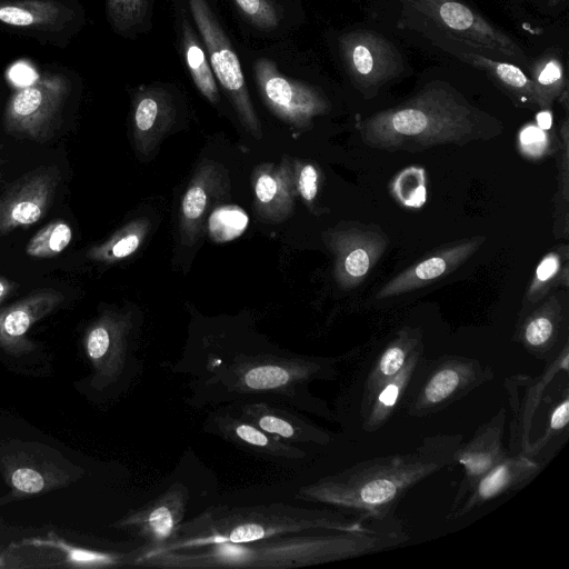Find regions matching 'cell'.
Here are the masks:
<instances>
[{"label":"cell","instance_id":"f6af8a7d","mask_svg":"<svg viewBox=\"0 0 569 569\" xmlns=\"http://www.w3.org/2000/svg\"><path fill=\"white\" fill-rule=\"evenodd\" d=\"M11 291L12 283L4 278H0V303L9 296Z\"/></svg>","mask_w":569,"mask_h":569},{"label":"cell","instance_id":"ab89813d","mask_svg":"<svg viewBox=\"0 0 569 569\" xmlns=\"http://www.w3.org/2000/svg\"><path fill=\"white\" fill-rule=\"evenodd\" d=\"M519 149L521 153L531 159H539L552 152L555 144L548 130L537 123L527 124L519 132Z\"/></svg>","mask_w":569,"mask_h":569},{"label":"cell","instance_id":"ffe728a7","mask_svg":"<svg viewBox=\"0 0 569 569\" xmlns=\"http://www.w3.org/2000/svg\"><path fill=\"white\" fill-rule=\"evenodd\" d=\"M540 469L541 465L525 455L507 456L478 481L453 510V515L463 516L471 509L523 486L535 478Z\"/></svg>","mask_w":569,"mask_h":569},{"label":"cell","instance_id":"ee69618b","mask_svg":"<svg viewBox=\"0 0 569 569\" xmlns=\"http://www.w3.org/2000/svg\"><path fill=\"white\" fill-rule=\"evenodd\" d=\"M537 124L545 130H549L551 128L552 116L550 110H541V112L537 116Z\"/></svg>","mask_w":569,"mask_h":569},{"label":"cell","instance_id":"277c9868","mask_svg":"<svg viewBox=\"0 0 569 569\" xmlns=\"http://www.w3.org/2000/svg\"><path fill=\"white\" fill-rule=\"evenodd\" d=\"M390 517V516H389ZM389 517L375 519L360 530L273 537L249 542V568H295L349 559L395 548L408 540L400 523Z\"/></svg>","mask_w":569,"mask_h":569},{"label":"cell","instance_id":"9c48e42d","mask_svg":"<svg viewBox=\"0 0 569 569\" xmlns=\"http://www.w3.org/2000/svg\"><path fill=\"white\" fill-rule=\"evenodd\" d=\"M86 22L79 0H0V28L43 46L66 48Z\"/></svg>","mask_w":569,"mask_h":569},{"label":"cell","instance_id":"7dc6e473","mask_svg":"<svg viewBox=\"0 0 569 569\" xmlns=\"http://www.w3.org/2000/svg\"><path fill=\"white\" fill-rule=\"evenodd\" d=\"M552 1L558 2V1H561V0H552Z\"/></svg>","mask_w":569,"mask_h":569},{"label":"cell","instance_id":"f35d334b","mask_svg":"<svg viewBox=\"0 0 569 569\" xmlns=\"http://www.w3.org/2000/svg\"><path fill=\"white\" fill-rule=\"evenodd\" d=\"M58 550L64 553V560L69 565L83 567H104L114 566L123 559L120 555L92 551L82 548H76L62 541H51Z\"/></svg>","mask_w":569,"mask_h":569},{"label":"cell","instance_id":"6da1fadb","mask_svg":"<svg viewBox=\"0 0 569 569\" xmlns=\"http://www.w3.org/2000/svg\"><path fill=\"white\" fill-rule=\"evenodd\" d=\"M461 435L426 437L413 450L359 462L301 488L300 499L352 512L359 518L389 517L418 482L456 463Z\"/></svg>","mask_w":569,"mask_h":569},{"label":"cell","instance_id":"5b68a950","mask_svg":"<svg viewBox=\"0 0 569 569\" xmlns=\"http://www.w3.org/2000/svg\"><path fill=\"white\" fill-rule=\"evenodd\" d=\"M406 26L427 36L451 37L485 53L492 52L526 66L517 41L460 0H399Z\"/></svg>","mask_w":569,"mask_h":569},{"label":"cell","instance_id":"7402d4cb","mask_svg":"<svg viewBox=\"0 0 569 569\" xmlns=\"http://www.w3.org/2000/svg\"><path fill=\"white\" fill-rule=\"evenodd\" d=\"M132 123L139 140H153L174 121L177 99L173 90L164 83L140 86L133 96Z\"/></svg>","mask_w":569,"mask_h":569},{"label":"cell","instance_id":"484cf974","mask_svg":"<svg viewBox=\"0 0 569 569\" xmlns=\"http://www.w3.org/2000/svg\"><path fill=\"white\" fill-rule=\"evenodd\" d=\"M154 0H104L107 21L119 37L137 39L152 28Z\"/></svg>","mask_w":569,"mask_h":569},{"label":"cell","instance_id":"d6986e66","mask_svg":"<svg viewBox=\"0 0 569 569\" xmlns=\"http://www.w3.org/2000/svg\"><path fill=\"white\" fill-rule=\"evenodd\" d=\"M176 43L198 91L212 104L220 102V88L211 70L207 51L183 0H170Z\"/></svg>","mask_w":569,"mask_h":569},{"label":"cell","instance_id":"7c38bea8","mask_svg":"<svg viewBox=\"0 0 569 569\" xmlns=\"http://www.w3.org/2000/svg\"><path fill=\"white\" fill-rule=\"evenodd\" d=\"M56 166H42L17 179L0 197V237L41 220L61 182Z\"/></svg>","mask_w":569,"mask_h":569},{"label":"cell","instance_id":"44dd1931","mask_svg":"<svg viewBox=\"0 0 569 569\" xmlns=\"http://www.w3.org/2000/svg\"><path fill=\"white\" fill-rule=\"evenodd\" d=\"M124 325L111 316H103L86 332V355L94 369L92 381L97 387L114 379L122 366L124 351Z\"/></svg>","mask_w":569,"mask_h":569},{"label":"cell","instance_id":"8992f818","mask_svg":"<svg viewBox=\"0 0 569 569\" xmlns=\"http://www.w3.org/2000/svg\"><path fill=\"white\" fill-rule=\"evenodd\" d=\"M77 76L62 68L44 70L33 81L17 88L4 107L6 132L17 139L49 140L62 122Z\"/></svg>","mask_w":569,"mask_h":569},{"label":"cell","instance_id":"4dcf8cb0","mask_svg":"<svg viewBox=\"0 0 569 569\" xmlns=\"http://www.w3.org/2000/svg\"><path fill=\"white\" fill-rule=\"evenodd\" d=\"M419 357L420 351L417 348L402 369L391 379L382 383L371 396L373 397V400L366 423L367 427L376 429L390 416L401 392L405 390L416 367L418 366Z\"/></svg>","mask_w":569,"mask_h":569},{"label":"cell","instance_id":"2e32d148","mask_svg":"<svg viewBox=\"0 0 569 569\" xmlns=\"http://www.w3.org/2000/svg\"><path fill=\"white\" fill-rule=\"evenodd\" d=\"M483 241L485 237H475L439 249L390 279L376 298L396 297L446 277L472 256Z\"/></svg>","mask_w":569,"mask_h":569},{"label":"cell","instance_id":"603a6c76","mask_svg":"<svg viewBox=\"0 0 569 569\" xmlns=\"http://www.w3.org/2000/svg\"><path fill=\"white\" fill-rule=\"evenodd\" d=\"M239 418L288 441L326 443L329 440L327 433L293 413L262 402L241 406Z\"/></svg>","mask_w":569,"mask_h":569},{"label":"cell","instance_id":"30bf717a","mask_svg":"<svg viewBox=\"0 0 569 569\" xmlns=\"http://www.w3.org/2000/svg\"><path fill=\"white\" fill-rule=\"evenodd\" d=\"M338 49L353 87L367 98L405 71L397 47L378 32L362 29L345 32L338 39Z\"/></svg>","mask_w":569,"mask_h":569},{"label":"cell","instance_id":"d590c367","mask_svg":"<svg viewBox=\"0 0 569 569\" xmlns=\"http://www.w3.org/2000/svg\"><path fill=\"white\" fill-rule=\"evenodd\" d=\"M298 378L289 365L263 363L250 367L240 376V382L251 390H273Z\"/></svg>","mask_w":569,"mask_h":569},{"label":"cell","instance_id":"8fae6325","mask_svg":"<svg viewBox=\"0 0 569 569\" xmlns=\"http://www.w3.org/2000/svg\"><path fill=\"white\" fill-rule=\"evenodd\" d=\"M252 76L264 104L281 120L308 128L330 110V102L318 88L288 77L269 58L252 62Z\"/></svg>","mask_w":569,"mask_h":569},{"label":"cell","instance_id":"1f68e13d","mask_svg":"<svg viewBox=\"0 0 569 569\" xmlns=\"http://www.w3.org/2000/svg\"><path fill=\"white\" fill-rule=\"evenodd\" d=\"M568 246H561L549 251L538 263L532 280L528 287L526 298L536 303L557 284L568 287Z\"/></svg>","mask_w":569,"mask_h":569},{"label":"cell","instance_id":"f546056e","mask_svg":"<svg viewBox=\"0 0 569 569\" xmlns=\"http://www.w3.org/2000/svg\"><path fill=\"white\" fill-rule=\"evenodd\" d=\"M289 174L280 171H262L254 183L257 208L261 217L279 218L291 209L292 198Z\"/></svg>","mask_w":569,"mask_h":569},{"label":"cell","instance_id":"7bdbcfd3","mask_svg":"<svg viewBox=\"0 0 569 569\" xmlns=\"http://www.w3.org/2000/svg\"><path fill=\"white\" fill-rule=\"evenodd\" d=\"M569 421V399H565L552 410L550 416L549 430L559 431L563 429Z\"/></svg>","mask_w":569,"mask_h":569},{"label":"cell","instance_id":"4316f807","mask_svg":"<svg viewBox=\"0 0 569 569\" xmlns=\"http://www.w3.org/2000/svg\"><path fill=\"white\" fill-rule=\"evenodd\" d=\"M420 339L411 329L401 330L383 350L366 382L368 399L386 381L396 376L418 348Z\"/></svg>","mask_w":569,"mask_h":569},{"label":"cell","instance_id":"4fadbf2b","mask_svg":"<svg viewBox=\"0 0 569 569\" xmlns=\"http://www.w3.org/2000/svg\"><path fill=\"white\" fill-rule=\"evenodd\" d=\"M329 243L336 257L337 282L343 289H352L375 268L389 239L379 228L357 224L332 232Z\"/></svg>","mask_w":569,"mask_h":569},{"label":"cell","instance_id":"d4e9b609","mask_svg":"<svg viewBox=\"0 0 569 569\" xmlns=\"http://www.w3.org/2000/svg\"><path fill=\"white\" fill-rule=\"evenodd\" d=\"M480 367L466 359H452L440 365L421 389L418 409H432L479 381Z\"/></svg>","mask_w":569,"mask_h":569},{"label":"cell","instance_id":"e575fe53","mask_svg":"<svg viewBox=\"0 0 569 569\" xmlns=\"http://www.w3.org/2000/svg\"><path fill=\"white\" fill-rule=\"evenodd\" d=\"M390 192L399 203L420 208L427 199V178L422 168L411 166L400 171L390 183Z\"/></svg>","mask_w":569,"mask_h":569},{"label":"cell","instance_id":"5bb4252c","mask_svg":"<svg viewBox=\"0 0 569 569\" xmlns=\"http://www.w3.org/2000/svg\"><path fill=\"white\" fill-rule=\"evenodd\" d=\"M187 497L184 487L172 486L146 506L129 512L114 526L140 537L149 546L147 549L168 547L179 536Z\"/></svg>","mask_w":569,"mask_h":569},{"label":"cell","instance_id":"9a60e30c","mask_svg":"<svg viewBox=\"0 0 569 569\" xmlns=\"http://www.w3.org/2000/svg\"><path fill=\"white\" fill-rule=\"evenodd\" d=\"M63 296L56 290H40L9 307L0 308V348L20 357L32 352L37 346L27 335L39 320L56 310Z\"/></svg>","mask_w":569,"mask_h":569},{"label":"cell","instance_id":"8d00e7d4","mask_svg":"<svg viewBox=\"0 0 569 569\" xmlns=\"http://www.w3.org/2000/svg\"><path fill=\"white\" fill-rule=\"evenodd\" d=\"M210 236L218 242H226L239 237L248 226L247 213L234 206L216 209L209 218Z\"/></svg>","mask_w":569,"mask_h":569},{"label":"cell","instance_id":"bcb514c9","mask_svg":"<svg viewBox=\"0 0 569 569\" xmlns=\"http://www.w3.org/2000/svg\"><path fill=\"white\" fill-rule=\"evenodd\" d=\"M14 500H17L16 497L11 492H9L8 495L0 497V506L12 502Z\"/></svg>","mask_w":569,"mask_h":569},{"label":"cell","instance_id":"e0dca14e","mask_svg":"<svg viewBox=\"0 0 569 569\" xmlns=\"http://www.w3.org/2000/svg\"><path fill=\"white\" fill-rule=\"evenodd\" d=\"M506 413L501 409L490 421L481 426L473 438L461 445L456 462L463 466V478L452 505L455 510L478 481L508 455L502 448L501 438Z\"/></svg>","mask_w":569,"mask_h":569},{"label":"cell","instance_id":"74e56055","mask_svg":"<svg viewBox=\"0 0 569 569\" xmlns=\"http://www.w3.org/2000/svg\"><path fill=\"white\" fill-rule=\"evenodd\" d=\"M208 204L207 188L202 179L194 181L182 198V227L189 232L199 226Z\"/></svg>","mask_w":569,"mask_h":569},{"label":"cell","instance_id":"83f0119b","mask_svg":"<svg viewBox=\"0 0 569 569\" xmlns=\"http://www.w3.org/2000/svg\"><path fill=\"white\" fill-rule=\"evenodd\" d=\"M239 16L264 36H279L291 23L289 10L281 0H231Z\"/></svg>","mask_w":569,"mask_h":569},{"label":"cell","instance_id":"ac0fdd59","mask_svg":"<svg viewBox=\"0 0 569 569\" xmlns=\"http://www.w3.org/2000/svg\"><path fill=\"white\" fill-rule=\"evenodd\" d=\"M437 47L488 73L506 92L528 108L537 107L530 78L515 63L496 60L483 51L451 37L427 36Z\"/></svg>","mask_w":569,"mask_h":569},{"label":"cell","instance_id":"ba28073f","mask_svg":"<svg viewBox=\"0 0 569 569\" xmlns=\"http://www.w3.org/2000/svg\"><path fill=\"white\" fill-rule=\"evenodd\" d=\"M0 471L17 500L68 487L84 473L52 448L23 441L0 446Z\"/></svg>","mask_w":569,"mask_h":569},{"label":"cell","instance_id":"3957f363","mask_svg":"<svg viewBox=\"0 0 569 569\" xmlns=\"http://www.w3.org/2000/svg\"><path fill=\"white\" fill-rule=\"evenodd\" d=\"M378 518H349L328 509H309L283 503L252 507L208 508L182 523L174 542L166 551L214 542L248 543L278 536L316 530H360Z\"/></svg>","mask_w":569,"mask_h":569},{"label":"cell","instance_id":"60d3db41","mask_svg":"<svg viewBox=\"0 0 569 569\" xmlns=\"http://www.w3.org/2000/svg\"><path fill=\"white\" fill-rule=\"evenodd\" d=\"M560 153H559V187L560 197L568 202L569 199V122L566 117L560 128Z\"/></svg>","mask_w":569,"mask_h":569},{"label":"cell","instance_id":"52a82bcc","mask_svg":"<svg viewBox=\"0 0 569 569\" xmlns=\"http://www.w3.org/2000/svg\"><path fill=\"white\" fill-rule=\"evenodd\" d=\"M208 54L218 86L226 93L242 126L256 138L261 126L253 108L243 69L213 0H183Z\"/></svg>","mask_w":569,"mask_h":569},{"label":"cell","instance_id":"7a4b0ae2","mask_svg":"<svg viewBox=\"0 0 569 569\" xmlns=\"http://www.w3.org/2000/svg\"><path fill=\"white\" fill-rule=\"evenodd\" d=\"M362 141L387 151H421L500 134L499 120L445 82H431L406 102L358 120Z\"/></svg>","mask_w":569,"mask_h":569},{"label":"cell","instance_id":"cb8c5ba5","mask_svg":"<svg viewBox=\"0 0 569 569\" xmlns=\"http://www.w3.org/2000/svg\"><path fill=\"white\" fill-rule=\"evenodd\" d=\"M213 427L221 436L234 445L254 453L279 459H301L305 451L270 435L258 427L229 415L218 416L212 420Z\"/></svg>","mask_w":569,"mask_h":569},{"label":"cell","instance_id":"d6a6232c","mask_svg":"<svg viewBox=\"0 0 569 569\" xmlns=\"http://www.w3.org/2000/svg\"><path fill=\"white\" fill-rule=\"evenodd\" d=\"M561 303L556 296L539 307L522 326L521 336L528 347L542 348L556 336L561 318Z\"/></svg>","mask_w":569,"mask_h":569},{"label":"cell","instance_id":"836d02e7","mask_svg":"<svg viewBox=\"0 0 569 569\" xmlns=\"http://www.w3.org/2000/svg\"><path fill=\"white\" fill-rule=\"evenodd\" d=\"M71 240V227L62 220L52 221L28 241L26 253L32 258H52L61 253Z\"/></svg>","mask_w":569,"mask_h":569},{"label":"cell","instance_id":"f1b7e54d","mask_svg":"<svg viewBox=\"0 0 569 569\" xmlns=\"http://www.w3.org/2000/svg\"><path fill=\"white\" fill-rule=\"evenodd\" d=\"M529 68L537 107L550 110L555 100L568 89L562 62L555 53H546Z\"/></svg>","mask_w":569,"mask_h":569},{"label":"cell","instance_id":"b9f144b4","mask_svg":"<svg viewBox=\"0 0 569 569\" xmlns=\"http://www.w3.org/2000/svg\"><path fill=\"white\" fill-rule=\"evenodd\" d=\"M320 172L318 168L311 163H306L301 167L297 188L301 197L307 202H312L318 193Z\"/></svg>","mask_w":569,"mask_h":569}]
</instances>
